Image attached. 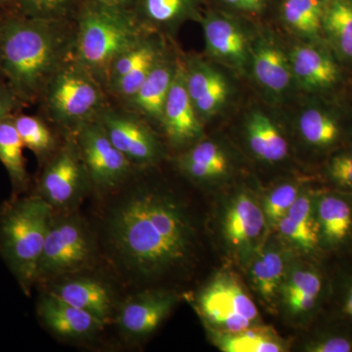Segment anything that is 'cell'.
<instances>
[{
  "label": "cell",
  "mask_w": 352,
  "mask_h": 352,
  "mask_svg": "<svg viewBox=\"0 0 352 352\" xmlns=\"http://www.w3.org/2000/svg\"><path fill=\"white\" fill-rule=\"evenodd\" d=\"M105 235L113 258L132 276L156 277L188 263L195 229L170 193L138 187L109 210Z\"/></svg>",
  "instance_id": "1"
},
{
  "label": "cell",
  "mask_w": 352,
  "mask_h": 352,
  "mask_svg": "<svg viewBox=\"0 0 352 352\" xmlns=\"http://www.w3.org/2000/svg\"><path fill=\"white\" fill-rule=\"evenodd\" d=\"M74 44L75 34L61 19L7 20L0 24V72L21 102L34 101L74 54Z\"/></svg>",
  "instance_id": "2"
},
{
  "label": "cell",
  "mask_w": 352,
  "mask_h": 352,
  "mask_svg": "<svg viewBox=\"0 0 352 352\" xmlns=\"http://www.w3.org/2000/svg\"><path fill=\"white\" fill-rule=\"evenodd\" d=\"M145 36L140 22L122 6L95 2L80 13L74 58L102 85H107L113 62Z\"/></svg>",
  "instance_id": "3"
},
{
  "label": "cell",
  "mask_w": 352,
  "mask_h": 352,
  "mask_svg": "<svg viewBox=\"0 0 352 352\" xmlns=\"http://www.w3.org/2000/svg\"><path fill=\"white\" fill-rule=\"evenodd\" d=\"M53 210L36 194L14 199L0 212V254L25 294H29L36 283Z\"/></svg>",
  "instance_id": "4"
},
{
  "label": "cell",
  "mask_w": 352,
  "mask_h": 352,
  "mask_svg": "<svg viewBox=\"0 0 352 352\" xmlns=\"http://www.w3.org/2000/svg\"><path fill=\"white\" fill-rule=\"evenodd\" d=\"M44 106L51 119L66 127L95 120L104 106L102 83L75 58L68 60L44 90Z\"/></svg>",
  "instance_id": "5"
},
{
  "label": "cell",
  "mask_w": 352,
  "mask_h": 352,
  "mask_svg": "<svg viewBox=\"0 0 352 352\" xmlns=\"http://www.w3.org/2000/svg\"><path fill=\"white\" fill-rule=\"evenodd\" d=\"M94 234L76 215L52 217L36 270V282L74 274L94 263Z\"/></svg>",
  "instance_id": "6"
},
{
  "label": "cell",
  "mask_w": 352,
  "mask_h": 352,
  "mask_svg": "<svg viewBox=\"0 0 352 352\" xmlns=\"http://www.w3.org/2000/svg\"><path fill=\"white\" fill-rule=\"evenodd\" d=\"M198 309L208 325L220 333H233L258 321V307L232 273L214 277L199 295Z\"/></svg>",
  "instance_id": "7"
},
{
  "label": "cell",
  "mask_w": 352,
  "mask_h": 352,
  "mask_svg": "<svg viewBox=\"0 0 352 352\" xmlns=\"http://www.w3.org/2000/svg\"><path fill=\"white\" fill-rule=\"evenodd\" d=\"M76 143L87 168L90 182L96 188H116L126 179L132 164L113 144L97 120H90L76 129Z\"/></svg>",
  "instance_id": "8"
},
{
  "label": "cell",
  "mask_w": 352,
  "mask_h": 352,
  "mask_svg": "<svg viewBox=\"0 0 352 352\" xmlns=\"http://www.w3.org/2000/svg\"><path fill=\"white\" fill-rule=\"evenodd\" d=\"M91 184L78 143L69 139L46 166L38 195L53 208L69 210L82 200Z\"/></svg>",
  "instance_id": "9"
},
{
  "label": "cell",
  "mask_w": 352,
  "mask_h": 352,
  "mask_svg": "<svg viewBox=\"0 0 352 352\" xmlns=\"http://www.w3.org/2000/svg\"><path fill=\"white\" fill-rule=\"evenodd\" d=\"M95 120L101 124L113 144L132 164L149 166L159 159V141L138 116L104 107Z\"/></svg>",
  "instance_id": "10"
},
{
  "label": "cell",
  "mask_w": 352,
  "mask_h": 352,
  "mask_svg": "<svg viewBox=\"0 0 352 352\" xmlns=\"http://www.w3.org/2000/svg\"><path fill=\"white\" fill-rule=\"evenodd\" d=\"M201 122L187 90L184 65L178 64L161 124L173 145L184 146L198 142L203 134Z\"/></svg>",
  "instance_id": "11"
},
{
  "label": "cell",
  "mask_w": 352,
  "mask_h": 352,
  "mask_svg": "<svg viewBox=\"0 0 352 352\" xmlns=\"http://www.w3.org/2000/svg\"><path fill=\"white\" fill-rule=\"evenodd\" d=\"M203 29L210 57L239 72L247 68L251 43L238 23L226 16L210 14L203 20Z\"/></svg>",
  "instance_id": "12"
},
{
  "label": "cell",
  "mask_w": 352,
  "mask_h": 352,
  "mask_svg": "<svg viewBox=\"0 0 352 352\" xmlns=\"http://www.w3.org/2000/svg\"><path fill=\"white\" fill-rule=\"evenodd\" d=\"M185 82L199 117L210 119L224 107L230 97V85L224 75L200 59L184 65Z\"/></svg>",
  "instance_id": "13"
},
{
  "label": "cell",
  "mask_w": 352,
  "mask_h": 352,
  "mask_svg": "<svg viewBox=\"0 0 352 352\" xmlns=\"http://www.w3.org/2000/svg\"><path fill=\"white\" fill-rule=\"evenodd\" d=\"M249 65L254 80L268 94L281 96L294 82L289 55L268 34H261L251 43Z\"/></svg>",
  "instance_id": "14"
},
{
  "label": "cell",
  "mask_w": 352,
  "mask_h": 352,
  "mask_svg": "<svg viewBox=\"0 0 352 352\" xmlns=\"http://www.w3.org/2000/svg\"><path fill=\"white\" fill-rule=\"evenodd\" d=\"M294 80L311 94L329 91L340 82L339 66L329 52L315 44H298L289 54Z\"/></svg>",
  "instance_id": "15"
},
{
  "label": "cell",
  "mask_w": 352,
  "mask_h": 352,
  "mask_svg": "<svg viewBox=\"0 0 352 352\" xmlns=\"http://www.w3.org/2000/svg\"><path fill=\"white\" fill-rule=\"evenodd\" d=\"M266 226L263 210L250 194L240 193L229 203L222 221L227 244L236 251H249L261 237Z\"/></svg>",
  "instance_id": "16"
},
{
  "label": "cell",
  "mask_w": 352,
  "mask_h": 352,
  "mask_svg": "<svg viewBox=\"0 0 352 352\" xmlns=\"http://www.w3.org/2000/svg\"><path fill=\"white\" fill-rule=\"evenodd\" d=\"M175 303V296L168 292H146L132 296L120 308V328L129 337H145L159 327Z\"/></svg>",
  "instance_id": "17"
},
{
  "label": "cell",
  "mask_w": 352,
  "mask_h": 352,
  "mask_svg": "<svg viewBox=\"0 0 352 352\" xmlns=\"http://www.w3.org/2000/svg\"><path fill=\"white\" fill-rule=\"evenodd\" d=\"M38 314L46 327L64 338H87L103 327L104 322L50 293L39 302Z\"/></svg>",
  "instance_id": "18"
},
{
  "label": "cell",
  "mask_w": 352,
  "mask_h": 352,
  "mask_svg": "<svg viewBox=\"0 0 352 352\" xmlns=\"http://www.w3.org/2000/svg\"><path fill=\"white\" fill-rule=\"evenodd\" d=\"M320 245L340 249L352 239V201L346 195L327 192L315 201Z\"/></svg>",
  "instance_id": "19"
},
{
  "label": "cell",
  "mask_w": 352,
  "mask_h": 352,
  "mask_svg": "<svg viewBox=\"0 0 352 352\" xmlns=\"http://www.w3.org/2000/svg\"><path fill=\"white\" fill-rule=\"evenodd\" d=\"M177 66L178 63L162 55L138 92L126 102L131 110L161 124L164 104L175 80Z\"/></svg>",
  "instance_id": "20"
},
{
  "label": "cell",
  "mask_w": 352,
  "mask_h": 352,
  "mask_svg": "<svg viewBox=\"0 0 352 352\" xmlns=\"http://www.w3.org/2000/svg\"><path fill=\"white\" fill-rule=\"evenodd\" d=\"M298 131L308 146L319 151L333 149L347 138L346 127L339 115L318 104L303 109L298 118Z\"/></svg>",
  "instance_id": "21"
},
{
  "label": "cell",
  "mask_w": 352,
  "mask_h": 352,
  "mask_svg": "<svg viewBox=\"0 0 352 352\" xmlns=\"http://www.w3.org/2000/svg\"><path fill=\"white\" fill-rule=\"evenodd\" d=\"M276 226L284 238L298 245L303 252L316 251L320 245L315 201L310 194L300 193Z\"/></svg>",
  "instance_id": "22"
},
{
  "label": "cell",
  "mask_w": 352,
  "mask_h": 352,
  "mask_svg": "<svg viewBox=\"0 0 352 352\" xmlns=\"http://www.w3.org/2000/svg\"><path fill=\"white\" fill-rule=\"evenodd\" d=\"M245 127L250 149L259 160L274 164L288 156V142L267 113L261 110L252 111L245 119Z\"/></svg>",
  "instance_id": "23"
},
{
  "label": "cell",
  "mask_w": 352,
  "mask_h": 352,
  "mask_svg": "<svg viewBox=\"0 0 352 352\" xmlns=\"http://www.w3.org/2000/svg\"><path fill=\"white\" fill-rule=\"evenodd\" d=\"M74 307L106 323L112 314V296L105 285L91 278H78L56 285L50 292Z\"/></svg>",
  "instance_id": "24"
},
{
  "label": "cell",
  "mask_w": 352,
  "mask_h": 352,
  "mask_svg": "<svg viewBox=\"0 0 352 352\" xmlns=\"http://www.w3.org/2000/svg\"><path fill=\"white\" fill-rule=\"evenodd\" d=\"M178 166L199 182H212L228 175L231 162L226 150L212 140H201L178 157Z\"/></svg>",
  "instance_id": "25"
},
{
  "label": "cell",
  "mask_w": 352,
  "mask_h": 352,
  "mask_svg": "<svg viewBox=\"0 0 352 352\" xmlns=\"http://www.w3.org/2000/svg\"><path fill=\"white\" fill-rule=\"evenodd\" d=\"M324 278L314 268H296L282 284L281 291L287 309L294 315L312 311L320 302Z\"/></svg>",
  "instance_id": "26"
},
{
  "label": "cell",
  "mask_w": 352,
  "mask_h": 352,
  "mask_svg": "<svg viewBox=\"0 0 352 352\" xmlns=\"http://www.w3.org/2000/svg\"><path fill=\"white\" fill-rule=\"evenodd\" d=\"M322 28L340 57L352 61V0H323Z\"/></svg>",
  "instance_id": "27"
},
{
  "label": "cell",
  "mask_w": 352,
  "mask_h": 352,
  "mask_svg": "<svg viewBox=\"0 0 352 352\" xmlns=\"http://www.w3.org/2000/svg\"><path fill=\"white\" fill-rule=\"evenodd\" d=\"M23 144L13 122V115L0 122V163L8 173L14 192L22 193L29 185V175L25 170Z\"/></svg>",
  "instance_id": "28"
},
{
  "label": "cell",
  "mask_w": 352,
  "mask_h": 352,
  "mask_svg": "<svg viewBox=\"0 0 352 352\" xmlns=\"http://www.w3.org/2000/svg\"><path fill=\"white\" fill-rule=\"evenodd\" d=\"M217 346L226 352H281L285 351L283 340L270 327H252L233 333L217 335Z\"/></svg>",
  "instance_id": "29"
},
{
  "label": "cell",
  "mask_w": 352,
  "mask_h": 352,
  "mask_svg": "<svg viewBox=\"0 0 352 352\" xmlns=\"http://www.w3.org/2000/svg\"><path fill=\"white\" fill-rule=\"evenodd\" d=\"M252 280L254 288L265 302H271L279 293L285 277V261L274 248L264 250L252 263Z\"/></svg>",
  "instance_id": "30"
},
{
  "label": "cell",
  "mask_w": 352,
  "mask_h": 352,
  "mask_svg": "<svg viewBox=\"0 0 352 352\" xmlns=\"http://www.w3.org/2000/svg\"><path fill=\"white\" fill-rule=\"evenodd\" d=\"M283 20L302 38L314 39L323 32V0H284Z\"/></svg>",
  "instance_id": "31"
},
{
  "label": "cell",
  "mask_w": 352,
  "mask_h": 352,
  "mask_svg": "<svg viewBox=\"0 0 352 352\" xmlns=\"http://www.w3.org/2000/svg\"><path fill=\"white\" fill-rule=\"evenodd\" d=\"M163 54V46L160 39L146 34L144 38L122 53L113 62L109 73L107 87L111 82L131 72L152 66Z\"/></svg>",
  "instance_id": "32"
},
{
  "label": "cell",
  "mask_w": 352,
  "mask_h": 352,
  "mask_svg": "<svg viewBox=\"0 0 352 352\" xmlns=\"http://www.w3.org/2000/svg\"><path fill=\"white\" fill-rule=\"evenodd\" d=\"M13 122L24 147L31 150L38 159H44L52 152L55 139L47 126L34 116H13Z\"/></svg>",
  "instance_id": "33"
},
{
  "label": "cell",
  "mask_w": 352,
  "mask_h": 352,
  "mask_svg": "<svg viewBox=\"0 0 352 352\" xmlns=\"http://www.w3.org/2000/svg\"><path fill=\"white\" fill-rule=\"evenodd\" d=\"M193 0H142L145 19L154 25H173L188 16Z\"/></svg>",
  "instance_id": "34"
},
{
  "label": "cell",
  "mask_w": 352,
  "mask_h": 352,
  "mask_svg": "<svg viewBox=\"0 0 352 352\" xmlns=\"http://www.w3.org/2000/svg\"><path fill=\"white\" fill-rule=\"evenodd\" d=\"M300 194V189L293 183H285L273 189L266 197L263 208L267 222L276 226L289 212Z\"/></svg>",
  "instance_id": "35"
},
{
  "label": "cell",
  "mask_w": 352,
  "mask_h": 352,
  "mask_svg": "<svg viewBox=\"0 0 352 352\" xmlns=\"http://www.w3.org/2000/svg\"><path fill=\"white\" fill-rule=\"evenodd\" d=\"M326 175L333 186L352 192V147L336 153L326 164Z\"/></svg>",
  "instance_id": "36"
},
{
  "label": "cell",
  "mask_w": 352,
  "mask_h": 352,
  "mask_svg": "<svg viewBox=\"0 0 352 352\" xmlns=\"http://www.w3.org/2000/svg\"><path fill=\"white\" fill-rule=\"evenodd\" d=\"M29 17L59 20L66 13L72 0H17Z\"/></svg>",
  "instance_id": "37"
},
{
  "label": "cell",
  "mask_w": 352,
  "mask_h": 352,
  "mask_svg": "<svg viewBox=\"0 0 352 352\" xmlns=\"http://www.w3.org/2000/svg\"><path fill=\"white\" fill-rule=\"evenodd\" d=\"M310 352H351L352 338L346 333H328L307 344Z\"/></svg>",
  "instance_id": "38"
},
{
  "label": "cell",
  "mask_w": 352,
  "mask_h": 352,
  "mask_svg": "<svg viewBox=\"0 0 352 352\" xmlns=\"http://www.w3.org/2000/svg\"><path fill=\"white\" fill-rule=\"evenodd\" d=\"M20 103V99L10 87L7 83H0V122L12 115L13 111Z\"/></svg>",
  "instance_id": "39"
},
{
  "label": "cell",
  "mask_w": 352,
  "mask_h": 352,
  "mask_svg": "<svg viewBox=\"0 0 352 352\" xmlns=\"http://www.w3.org/2000/svg\"><path fill=\"white\" fill-rule=\"evenodd\" d=\"M228 6L248 13H259L263 10L267 0H223Z\"/></svg>",
  "instance_id": "40"
},
{
  "label": "cell",
  "mask_w": 352,
  "mask_h": 352,
  "mask_svg": "<svg viewBox=\"0 0 352 352\" xmlns=\"http://www.w3.org/2000/svg\"><path fill=\"white\" fill-rule=\"evenodd\" d=\"M342 309L344 315L352 323V274L349 276L344 289V298H342Z\"/></svg>",
  "instance_id": "41"
},
{
  "label": "cell",
  "mask_w": 352,
  "mask_h": 352,
  "mask_svg": "<svg viewBox=\"0 0 352 352\" xmlns=\"http://www.w3.org/2000/svg\"><path fill=\"white\" fill-rule=\"evenodd\" d=\"M129 1V0H96V2H100V3L116 6H122L124 4L127 3Z\"/></svg>",
  "instance_id": "42"
},
{
  "label": "cell",
  "mask_w": 352,
  "mask_h": 352,
  "mask_svg": "<svg viewBox=\"0 0 352 352\" xmlns=\"http://www.w3.org/2000/svg\"><path fill=\"white\" fill-rule=\"evenodd\" d=\"M9 1H10V0H0V8H1V7L6 6Z\"/></svg>",
  "instance_id": "43"
}]
</instances>
